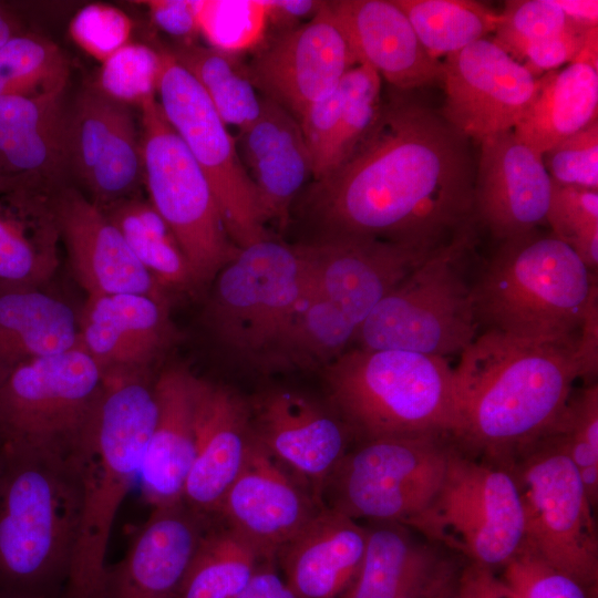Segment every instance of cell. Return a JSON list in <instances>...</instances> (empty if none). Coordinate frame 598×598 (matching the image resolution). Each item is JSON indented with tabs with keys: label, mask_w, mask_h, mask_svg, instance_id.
<instances>
[{
	"label": "cell",
	"mask_w": 598,
	"mask_h": 598,
	"mask_svg": "<svg viewBox=\"0 0 598 598\" xmlns=\"http://www.w3.org/2000/svg\"><path fill=\"white\" fill-rule=\"evenodd\" d=\"M470 138L394 92L348 161L309 186L319 239L368 237L433 250L475 225Z\"/></svg>",
	"instance_id": "cell-1"
},
{
	"label": "cell",
	"mask_w": 598,
	"mask_h": 598,
	"mask_svg": "<svg viewBox=\"0 0 598 598\" xmlns=\"http://www.w3.org/2000/svg\"><path fill=\"white\" fill-rule=\"evenodd\" d=\"M455 370L462 427L456 436L488 457L511 456L545 433L582 375L577 343L536 342L484 331Z\"/></svg>",
	"instance_id": "cell-2"
},
{
	"label": "cell",
	"mask_w": 598,
	"mask_h": 598,
	"mask_svg": "<svg viewBox=\"0 0 598 598\" xmlns=\"http://www.w3.org/2000/svg\"><path fill=\"white\" fill-rule=\"evenodd\" d=\"M104 377L93 415L69 451L79 484L80 522L64 598H106L111 533L140 478L156 420L151 371H113Z\"/></svg>",
	"instance_id": "cell-3"
},
{
	"label": "cell",
	"mask_w": 598,
	"mask_h": 598,
	"mask_svg": "<svg viewBox=\"0 0 598 598\" xmlns=\"http://www.w3.org/2000/svg\"><path fill=\"white\" fill-rule=\"evenodd\" d=\"M0 587L43 598L65 581L80 522L69 453L0 447Z\"/></svg>",
	"instance_id": "cell-4"
},
{
	"label": "cell",
	"mask_w": 598,
	"mask_h": 598,
	"mask_svg": "<svg viewBox=\"0 0 598 598\" xmlns=\"http://www.w3.org/2000/svg\"><path fill=\"white\" fill-rule=\"evenodd\" d=\"M477 326L536 342L577 343L597 274L553 234L503 240L472 283Z\"/></svg>",
	"instance_id": "cell-5"
},
{
	"label": "cell",
	"mask_w": 598,
	"mask_h": 598,
	"mask_svg": "<svg viewBox=\"0 0 598 598\" xmlns=\"http://www.w3.org/2000/svg\"><path fill=\"white\" fill-rule=\"evenodd\" d=\"M334 412L361 441L462 427L461 396L446 358L403 350L354 349L327 364Z\"/></svg>",
	"instance_id": "cell-6"
},
{
	"label": "cell",
	"mask_w": 598,
	"mask_h": 598,
	"mask_svg": "<svg viewBox=\"0 0 598 598\" xmlns=\"http://www.w3.org/2000/svg\"><path fill=\"white\" fill-rule=\"evenodd\" d=\"M475 243L474 225L417 264L375 306L355 338L367 350H403L446 358L477 337L472 283L464 262Z\"/></svg>",
	"instance_id": "cell-7"
},
{
	"label": "cell",
	"mask_w": 598,
	"mask_h": 598,
	"mask_svg": "<svg viewBox=\"0 0 598 598\" xmlns=\"http://www.w3.org/2000/svg\"><path fill=\"white\" fill-rule=\"evenodd\" d=\"M477 461L453 447L442 485L408 527L488 569L503 567L525 538L522 498L504 460Z\"/></svg>",
	"instance_id": "cell-8"
},
{
	"label": "cell",
	"mask_w": 598,
	"mask_h": 598,
	"mask_svg": "<svg viewBox=\"0 0 598 598\" xmlns=\"http://www.w3.org/2000/svg\"><path fill=\"white\" fill-rule=\"evenodd\" d=\"M504 460L522 498L524 545L584 588L598 578L594 507L561 445L544 433Z\"/></svg>",
	"instance_id": "cell-9"
},
{
	"label": "cell",
	"mask_w": 598,
	"mask_h": 598,
	"mask_svg": "<svg viewBox=\"0 0 598 598\" xmlns=\"http://www.w3.org/2000/svg\"><path fill=\"white\" fill-rule=\"evenodd\" d=\"M450 436L423 433L361 441L329 480L324 506L355 520L408 526L442 485L454 447Z\"/></svg>",
	"instance_id": "cell-10"
},
{
	"label": "cell",
	"mask_w": 598,
	"mask_h": 598,
	"mask_svg": "<svg viewBox=\"0 0 598 598\" xmlns=\"http://www.w3.org/2000/svg\"><path fill=\"white\" fill-rule=\"evenodd\" d=\"M144 184L148 200L178 240L199 286L238 254L213 189L156 100L141 106Z\"/></svg>",
	"instance_id": "cell-11"
},
{
	"label": "cell",
	"mask_w": 598,
	"mask_h": 598,
	"mask_svg": "<svg viewBox=\"0 0 598 598\" xmlns=\"http://www.w3.org/2000/svg\"><path fill=\"white\" fill-rule=\"evenodd\" d=\"M104 373L79 344L0 379V447L68 453L89 424Z\"/></svg>",
	"instance_id": "cell-12"
},
{
	"label": "cell",
	"mask_w": 598,
	"mask_h": 598,
	"mask_svg": "<svg viewBox=\"0 0 598 598\" xmlns=\"http://www.w3.org/2000/svg\"><path fill=\"white\" fill-rule=\"evenodd\" d=\"M213 281L210 330L227 349L262 364L307 287L297 247L268 237L239 248Z\"/></svg>",
	"instance_id": "cell-13"
},
{
	"label": "cell",
	"mask_w": 598,
	"mask_h": 598,
	"mask_svg": "<svg viewBox=\"0 0 598 598\" xmlns=\"http://www.w3.org/2000/svg\"><path fill=\"white\" fill-rule=\"evenodd\" d=\"M159 105L205 174L233 243L244 248L268 238L256 189L235 137L194 78L162 50Z\"/></svg>",
	"instance_id": "cell-14"
},
{
	"label": "cell",
	"mask_w": 598,
	"mask_h": 598,
	"mask_svg": "<svg viewBox=\"0 0 598 598\" xmlns=\"http://www.w3.org/2000/svg\"><path fill=\"white\" fill-rule=\"evenodd\" d=\"M254 52L246 63L254 86L297 120L357 65L329 1L311 19L277 33Z\"/></svg>",
	"instance_id": "cell-15"
},
{
	"label": "cell",
	"mask_w": 598,
	"mask_h": 598,
	"mask_svg": "<svg viewBox=\"0 0 598 598\" xmlns=\"http://www.w3.org/2000/svg\"><path fill=\"white\" fill-rule=\"evenodd\" d=\"M442 116L467 138L513 131L532 105L538 78L493 40L482 39L442 61Z\"/></svg>",
	"instance_id": "cell-16"
},
{
	"label": "cell",
	"mask_w": 598,
	"mask_h": 598,
	"mask_svg": "<svg viewBox=\"0 0 598 598\" xmlns=\"http://www.w3.org/2000/svg\"><path fill=\"white\" fill-rule=\"evenodd\" d=\"M65 148L68 171L101 209L138 195L142 145L127 105L96 87L82 91L66 112Z\"/></svg>",
	"instance_id": "cell-17"
},
{
	"label": "cell",
	"mask_w": 598,
	"mask_h": 598,
	"mask_svg": "<svg viewBox=\"0 0 598 598\" xmlns=\"http://www.w3.org/2000/svg\"><path fill=\"white\" fill-rule=\"evenodd\" d=\"M296 247L311 285L357 330L382 298L434 250L368 237L322 238Z\"/></svg>",
	"instance_id": "cell-18"
},
{
	"label": "cell",
	"mask_w": 598,
	"mask_h": 598,
	"mask_svg": "<svg viewBox=\"0 0 598 598\" xmlns=\"http://www.w3.org/2000/svg\"><path fill=\"white\" fill-rule=\"evenodd\" d=\"M324 506L255 437L216 516L266 561Z\"/></svg>",
	"instance_id": "cell-19"
},
{
	"label": "cell",
	"mask_w": 598,
	"mask_h": 598,
	"mask_svg": "<svg viewBox=\"0 0 598 598\" xmlns=\"http://www.w3.org/2000/svg\"><path fill=\"white\" fill-rule=\"evenodd\" d=\"M258 442L324 506L326 486L353 436L336 413L300 393L272 389L249 403Z\"/></svg>",
	"instance_id": "cell-20"
},
{
	"label": "cell",
	"mask_w": 598,
	"mask_h": 598,
	"mask_svg": "<svg viewBox=\"0 0 598 598\" xmlns=\"http://www.w3.org/2000/svg\"><path fill=\"white\" fill-rule=\"evenodd\" d=\"M473 205L480 220L498 240L537 229L546 220L551 179L542 154L517 141L513 131L480 141Z\"/></svg>",
	"instance_id": "cell-21"
},
{
	"label": "cell",
	"mask_w": 598,
	"mask_h": 598,
	"mask_svg": "<svg viewBox=\"0 0 598 598\" xmlns=\"http://www.w3.org/2000/svg\"><path fill=\"white\" fill-rule=\"evenodd\" d=\"M195 454L182 499L205 516L219 505L255 440L249 403L231 389L194 374Z\"/></svg>",
	"instance_id": "cell-22"
},
{
	"label": "cell",
	"mask_w": 598,
	"mask_h": 598,
	"mask_svg": "<svg viewBox=\"0 0 598 598\" xmlns=\"http://www.w3.org/2000/svg\"><path fill=\"white\" fill-rule=\"evenodd\" d=\"M54 207L71 269L87 296L141 293L169 300L104 212L81 192L56 188Z\"/></svg>",
	"instance_id": "cell-23"
},
{
	"label": "cell",
	"mask_w": 598,
	"mask_h": 598,
	"mask_svg": "<svg viewBox=\"0 0 598 598\" xmlns=\"http://www.w3.org/2000/svg\"><path fill=\"white\" fill-rule=\"evenodd\" d=\"M79 327L80 346L104 374L151 371L177 338L169 300L141 293L87 296Z\"/></svg>",
	"instance_id": "cell-24"
},
{
	"label": "cell",
	"mask_w": 598,
	"mask_h": 598,
	"mask_svg": "<svg viewBox=\"0 0 598 598\" xmlns=\"http://www.w3.org/2000/svg\"><path fill=\"white\" fill-rule=\"evenodd\" d=\"M208 518L184 501L152 507L126 556L109 575L106 598H178L209 529Z\"/></svg>",
	"instance_id": "cell-25"
},
{
	"label": "cell",
	"mask_w": 598,
	"mask_h": 598,
	"mask_svg": "<svg viewBox=\"0 0 598 598\" xmlns=\"http://www.w3.org/2000/svg\"><path fill=\"white\" fill-rule=\"evenodd\" d=\"M235 141L265 223L285 229L293 202L313 178L311 154L298 120L262 96L258 117L237 131Z\"/></svg>",
	"instance_id": "cell-26"
},
{
	"label": "cell",
	"mask_w": 598,
	"mask_h": 598,
	"mask_svg": "<svg viewBox=\"0 0 598 598\" xmlns=\"http://www.w3.org/2000/svg\"><path fill=\"white\" fill-rule=\"evenodd\" d=\"M357 64H364L398 91L442 82V61L421 44L394 0L329 1Z\"/></svg>",
	"instance_id": "cell-27"
},
{
	"label": "cell",
	"mask_w": 598,
	"mask_h": 598,
	"mask_svg": "<svg viewBox=\"0 0 598 598\" xmlns=\"http://www.w3.org/2000/svg\"><path fill=\"white\" fill-rule=\"evenodd\" d=\"M363 561L347 598H433L455 582L456 566L441 546L410 527L373 522Z\"/></svg>",
	"instance_id": "cell-28"
},
{
	"label": "cell",
	"mask_w": 598,
	"mask_h": 598,
	"mask_svg": "<svg viewBox=\"0 0 598 598\" xmlns=\"http://www.w3.org/2000/svg\"><path fill=\"white\" fill-rule=\"evenodd\" d=\"M368 530L324 506L277 554L297 598H347L360 571Z\"/></svg>",
	"instance_id": "cell-29"
},
{
	"label": "cell",
	"mask_w": 598,
	"mask_h": 598,
	"mask_svg": "<svg viewBox=\"0 0 598 598\" xmlns=\"http://www.w3.org/2000/svg\"><path fill=\"white\" fill-rule=\"evenodd\" d=\"M193 379L189 370L169 367L154 381L157 413L140 474L152 507L183 501L195 454Z\"/></svg>",
	"instance_id": "cell-30"
},
{
	"label": "cell",
	"mask_w": 598,
	"mask_h": 598,
	"mask_svg": "<svg viewBox=\"0 0 598 598\" xmlns=\"http://www.w3.org/2000/svg\"><path fill=\"white\" fill-rule=\"evenodd\" d=\"M63 93L0 96V174L58 188L68 171Z\"/></svg>",
	"instance_id": "cell-31"
},
{
	"label": "cell",
	"mask_w": 598,
	"mask_h": 598,
	"mask_svg": "<svg viewBox=\"0 0 598 598\" xmlns=\"http://www.w3.org/2000/svg\"><path fill=\"white\" fill-rule=\"evenodd\" d=\"M25 186L0 195V282L48 287L60 264L54 190Z\"/></svg>",
	"instance_id": "cell-32"
},
{
	"label": "cell",
	"mask_w": 598,
	"mask_h": 598,
	"mask_svg": "<svg viewBox=\"0 0 598 598\" xmlns=\"http://www.w3.org/2000/svg\"><path fill=\"white\" fill-rule=\"evenodd\" d=\"M79 312L47 287L0 282V379L79 346Z\"/></svg>",
	"instance_id": "cell-33"
},
{
	"label": "cell",
	"mask_w": 598,
	"mask_h": 598,
	"mask_svg": "<svg viewBox=\"0 0 598 598\" xmlns=\"http://www.w3.org/2000/svg\"><path fill=\"white\" fill-rule=\"evenodd\" d=\"M537 94L514 127L517 141L544 154L597 120L598 70L569 63L538 78Z\"/></svg>",
	"instance_id": "cell-34"
},
{
	"label": "cell",
	"mask_w": 598,
	"mask_h": 598,
	"mask_svg": "<svg viewBox=\"0 0 598 598\" xmlns=\"http://www.w3.org/2000/svg\"><path fill=\"white\" fill-rule=\"evenodd\" d=\"M357 332V328L307 278L303 295L261 365L309 368L330 363Z\"/></svg>",
	"instance_id": "cell-35"
},
{
	"label": "cell",
	"mask_w": 598,
	"mask_h": 598,
	"mask_svg": "<svg viewBox=\"0 0 598 598\" xmlns=\"http://www.w3.org/2000/svg\"><path fill=\"white\" fill-rule=\"evenodd\" d=\"M155 282L169 291L199 288L187 257L163 217L140 195L102 209Z\"/></svg>",
	"instance_id": "cell-36"
},
{
	"label": "cell",
	"mask_w": 598,
	"mask_h": 598,
	"mask_svg": "<svg viewBox=\"0 0 598 598\" xmlns=\"http://www.w3.org/2000/svg\"><path fill=\"white\" fill-rule=\"evenodd\" d=\"M168 51L199 84L227 126L240 131L258 117L262 96L239 54L196 42L176 43Z\"/></svg>",
	"instance_id": "cell-37"
},
{
	"label": "cell",
	"mask_w": 598,
	"mask_h": 598,
	"mask_svg": "<svg viewBox=\"0 0 598 598\" xmlns=\"http://www.w3.org/2000/svg\"><path fill=\"white\" fill-rule=\"evenodd\" d=\"M434 59L457 52L495 32L501 13L472 0H394Z\"/></svg>",
	"instance_id": "cell-38"
},
{
	"label": "cell",
	"mask_w": 598,
	"mask_h": 598,
	"mask_svg": "<svg viewBox=\"0 0 598 598\" xmlns=\"http://www.w3.org/2000/svg\"><path fill=\"white\" fill-rule=\"evenodd\" d=\"M264 561L252 546L225 525L209 528L178 598H234Z\"/></svg>",
	"instance_id": "cell-39"
},
{
	"label": "cell",
	"mask_w": 598,
	"mask_h": 598,
	"mask_svg": "<svg viewBox=\"0 0 598 598\" xmlns=\"http://www.w3.org/2000/svg\"><path fill=\"white\" fill-rule=\"evenodd\" d=\"M66 60L56 44L27 31L0 48V96L39 97L64 92Z\"/></svg>",
	"instance_id": "cell-40"
},
{
	"label": "cell",
	"mask_w": 598,
	"mask_h": 598,
	"mask_svg": "<svg viewBox=\"0 0 598 598\" xmlns=\"http://www.w3.org/2000/svg\"><path fill=\"white\" fill-rule=\"evenodd\" d=\"M339 86L342 105L326 177L352 155L374 125L382 106L381 76L368 65L351 68Z\"/></svg>",
	"instance_id": "cell-41"
},
{
	"label": "cell",
	"mask_w": 598,
	"mask_h": 598,
	"mask_svg": "<svg viewBox=\"0 0 598 598\" xmlns=\"http://www.w3.org/2000/svg\"><path fill=\"white\" fill-rule=\"evenodd\" d=\"M545 433L555 437L569 456L595 507L598 499L597 384L586 386L577 395L571 394L561 414Z\"/></svg>",
	"instance_id": "cell-42"
},
{
	"label": "cell",
	"mask_w": 598,
	"mask_h": 598,
	"mask_svg": "<svg viewBox=\"0 0 598 598\" xmlns=\"http://www.w3.org/2000/svg\"><path fill=\"white\" fill-rule=\"evenodd\" d=\"M198 23L208 47L239 55L255 51L266 41L267 0H200Z\"/></svg>",
	"instance_id": "cell-43"
},
{
	"label": "cell",
	"mask_w": 598,
	"mask_h": 598,
	"mask_svg": "<svg viewBox=\"0 0 598 598\" xmlns=\"http://www.w3.org/2000/svg\"><path fill=\"white\" fill-rule=\"evenodd\" d=\"M162 70V50L128 43L102 62L96 89L125 104L141 106L156 97Z\"/></svg>",
	"instance_id": "cell-44"
},
{
	"label": "cell",
	"mask_w": 598,
	"mask_h": 598,
	"mask_svg": "<svg viewBox=\"0 0 598 598\" xmlns=\"http://www.w3.org/2000/svg\"><path fill=\"white\" fill-rule=\"evenodd\" d=\"M570 24L556 0H512L501 13L493 41L520 63L527 48L559 35Z\"/></svg>",
	"instance_id": "cell-45"
},
{
	"label": "cell",
	"mask_w": 598,
	"mask_h": 598,
	"mask_svg": "<svg viewBox=\"0 0 598 598\" xmlns=\"http://www.w3.org/2000/svg\"><path fill=\"white\" fill-rule=\"evenodd\" d=\"M502 580L519 598H587L585 588L526 545L503 566Z\"/></svg>",
	"instance_id": "cell-46"
},
{
	"label": "cell",
	"mask_w": 598,
	"mask_h": 598,
	"mask_svg": "<svg viewBox=\"0 0 598 598\" xmlns=\"http://www.w3.org/2000/svg\"><path fill=\"white\" fill-rule=\"evenodd\" d=\"M542 157L553 182L598 190V121L560 141Z\"/></svg>",
	"instance_id": "cell-47"
},
{
	"label": "cell",
	"mask_w": 598,
	"mask_h": 598,
	"mask_svg": "<svg viewBox=\"0 0 598 598\" xmlns=\"http://www.w3.org/2000/svg\"><path fill=\"white\" fill-rule=\"evenodd\" d=\"M132 30L130 17L105 3L83 7L70 23L73 41L101 63L130 43Z\"/></svg>",
	"instance_id": "cell-48"
},
{
	"label": "cell",
	"mask_w": 598,
	"mask_h": 598,
	"mask_svg": "<svg viewBox=\"0 0 598 598\" xmlns=\"http://www.w3.org/2000/svg\"><path fill=\"white\" fill-rule=\"evenodd\" d=\"M546 221L551 234L570 247L579 235L598 226V190L551 181Z\"/></svg>",
	"instance_id": "cell-49"
},
{
	"label": "cell",
	"mask_w": 598,
	"mask_h": 598,
	"mask_svg": "<svg viewBox=\"0 0 598 598\" xmlns=\"http://www.w3.org/2000/svg\"><path fill=\"white\" fill-rule=\"evenodd\" d=\"M591 28L594 27H584L571 21V24L559 35L527 48L520 63L536 78L557 70L565 63L569 64L578 54Z\"/></svg>",
	"instance_id": "cell-50"
},
{
	"label": "cell",
	"mask_w": 598,
	"mask_h": 598,
	"mask_svg": "<svg viewBox=\"0 0 598 598\" xmlns=\"http://www.w3.org/2000/svg\"><path fill=\"white\" fill-rule=\"evenodd\" d=\"M143 3L148 8L153 22L177 39V43L195 42L199 34L200 0H147Z\"/></svg>",
	"instance_id": "cell-51"
},
{
	"label": "cell",
	"mask_w": 598,
	"mask_h": 598,
	"mask_svg": "<svg viewBox=\"0 0 598 598\" xmlns=\"http://www.w3.org/2000/svg\"><path fill=\"white\" fill-rule=\"evenodd\" d=\"M458 584L467 598H519L492 569L476 564L464 570Z\"/></svg>",
	"instance_id": "cell-52"
},
{
	"label": "cell",
	"mask_w": 598,
	"mask_h": 598,
	"mask_svg": "<svg viewBox=\"0 0 598 598\" xmlns=\"http://www.w3.org/2000/svg\"><path fill=\"white\" fill-rule=\"evenodd\" d=\"M577 355L582 375L597 372L598 367V295L591 299L577 337Z\"/></svg>",
	"instance_id": "cell-53"
},
{
	"label": "cell",
	"mask_w": 598,
	"mask_h": 598,
	"mask_svg": "<svg viewBox=\"0 0 598 598\" xmlns=\"http://www.w3.org/2000/svg\"><path fill=\"white\" fill-rule=\"evenodd\" d=\"M234 598H297L277 573L274 561H264Z\"/></svg>",
	"instance_id": "cell-54"
},
{
	"label": "cell",
	"mask_w": 598,
	"mask_h": 598,
	"mask_svg": "<svg viewBox=\"0 0 598 598\" xmlns=\"http://www.w3.org/2000/svg\"><path fill=\"white\" fill-rule=\"evenodd\" d=\"M323 3L313 0H267L268 27L274 24L281 30L279 32L290 30L299 25L298 21L311 19Z\"/></svg>",
	"instance_id": "cell-55"
},
{
	"label": "cell",
	"mask_w": 598,
	"mask_h": 598,
	"mask_svg": "<svg viewBox=\"0 0 598 598\" xmlns=\"http://www.w3.org/2000/svg\"><path fill=\"white\" fill-rule=\"evenodd\" d=\"M565 14L584 27L598 25V1L592 0H556Z\"/></svg>",
	"instance_id": "cell-56"
},
{
	"label": "cell",
	"mask_w": 598,
	"mask_h": 598,
	"mask_svg": "<svg viewBox=\"0 0 598 598\" xmlns=\"http://www.w3.org/2000/svg\"><path fill=\"white\" fill-rule=\"evenodd\" d=\"M27 31L25 21L18 9L0 1V48L13 37Z\"/></svg>",
	"instance_id": "cell-57"
},
{
	"label": "cell",
	"mask_w": 598,
	"mask_h": 598,
	"mask_svg": "<svg viewBox=\"0 0 598 598\" xmlns=\"http://www.w3.org/2000/svg\"><path fill=\"white\" fill-rule=\"evenodd\" d=\"M571 63H584L598 70V27L591 28Z\"/></svg>",
	"instance_id": "cell-58"
},
{
	"label": "cell",
	"mask_w": 598,
	"mask_h": 598,
	"mask_svg": "<svg viewBox=\"0 0 598 598\" xmlns=\"http://www.w3.org/2000/svg\"><path fill=\"white\" fill-rule=\"evenodd\" d=\"M25 186H40L39 184L24 177L9 176L0 174V195L10 193Z\"/></svg>",
	"instance_id": "cell-59"
},
{
	"label": "cell",
	"mask_w": 598,
	"mask_h": 598,
	"mask_svg": "<svg viewBox=\"0 0 598 598\" xmlns=\"http://www.w3.org/2000/svg\"><path fill=\"white\" fill-rule=\"evenodd\" d=\"M454 584L435 595L433 598H467L460 587H454Z\"/></svg>",
	"instance_id": "cell-60"
},
{
	"label": "cell",
	"mask_w": 598,
	"mask_h": 598,
	"mask_svg": "<svg viewBox=\"0 0 598 598\" xmlns=\"http://www.w3.org/2000/svg\"><path fill=\"white\" fill-rule=\"evenodd\" d=\"M0 598H23V597H13V596H1Z\"/></svg>",
	"instance_id": "cell-61"
},
{
	"label": "cell",
	"mask_w": 598,
	"mask_h": 598,
	"mask_svg": "<svg viewBox=\"0 0 598 598\" xmlns=\"http://www.w3.org/2000/svg\"><path fill=\"white\" fill-rule=\"evenodd\" d=\"M0 464H1V451H0Z\"/></svg>",
	"instance_id": "cell-62"
}]
</instances>
